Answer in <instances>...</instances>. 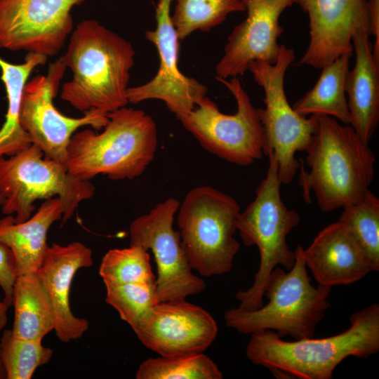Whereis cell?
Returning a JSON list of instances; mask_svg holds the SVG:
<instances>
[{
	"instance_id": "obj_4",
	"label": "cell",
	"mask_w": 379,
	"mask_h": 379,
	"mask_svg": "<svg viewBox=\"0 0 379 379\" xmlns=\"http://www.w3.org/2000/svg\"><path fill=\"white\" fill-rule=\"evenodd\" d=\"M100 133L91 129L75 133L67 149L66 168L74 177L89 180L98 175L118 180L140 175L157 148V128L141 109L124 107L107 114Z\"/></svg>"
},
{
	"instance_id": "obj_14",
	"label": "cell",
	"mask_w": 379,
	"mask_h": 379,
	"mask_svg": "<svg viewBox=\"0 0 379 379\" xmlns=\"http://www.w3.org/2000/svg\"><path fill=\"white\" fill-rule=\"evenodd\" d=\"M172 0H158L155 7L156 28L145 32V37L157 49L159 67L147 83L129 87L128 103L160 100L179 119L192 111L205 96L207 88L197 79L184 75L178 68L179 39L171 20Z\"/></svg>"
},
{
	"instance_id": "obj_26",
	"label": "cell",
	"mask_w": 379,
	"mask_h": 379,
	"mask_svg": "<svg viewBox=\"0 0 379 379\" xmlns=\"http://www.w3.org/2000/svg\"><path fill=\"white\" fill-rule=\"evenodd\" d=\"M217 364L201 353L148 358L138 366L137 379H221Z\"/></svg>"
},
{
	"instance_id": "obj_33",
	"label": "cell",
	"mask_w": 379,
	"mask_h": 379,
	"mask_svg": "<svg viewBox=\"0 0 379 379\" xmlns=\"http://www.w3.org/2000/svg\"><path fill=\"white\" fill-rule=\"evenodd\" d=\"M0 379H7L6 373L0 354Z\"/></svg>"
},
{
	"instance_id": "obj_22",
	"label": "cell",
	"mask_w": 379,
	"mask_h": 379,
	"mask_svg": "<svg viewBox=\"0 0 379 379\" xmlns=\"http://www.w3.org/2000/svg\"><path fill=\"white\" fill-rule=\"evenodd\" d=\"M12 331L21 338L41 342L54 331L55 317L48 293L36 272L18 276L12 294Z\"/></svg>"
},
{
	"instance_id": "obj_31",
	"label": "cell",
	"mask_w": 379,
	"mask_h": 379,
	"mask_svg": "<svg viewBox=\"0 0 379 379\" xmlns=\"http://www.w3.org/2000/svg\"><path fill=\"white\" fill-rule=\"evenodd\" d=\"M2 202L3 197L0 196V207ZM16 277L13 253L6 245L0 243V287L4 294L2 301L8 309L12 305L13 289Z\"/></svg>"
},
{
	"instance_id": "obj_25",
	"label": "cell",
	"mask_w": 379,
	"mask_h": 379,
	"mask_svg": "<svg viewBox=\"0 0 379 379\" xmlns=\"http://www.w3.org/2000/svg\"><path fill=\"white\" fill-rule=\"evenodd\" d=\"M338 221L359 244L373 271L379 270V199L369 189L358 202L343 208Z\"/></svg>"
},
{
	"instance_id": "obj_32",
	"label": "cell",
	"mask_w": 379,
	"mask_h": 379,
	"mask_svg": "<svg viewBox=\"0 0 379 379\" xmlns=\"http://www.w3.org/2000/svg\"><path fill=\"white\" fill-rule=\"evenodd\" d=\"M371 35L375 39L373 44V58L377 63H379V0H367Z\"/></svg>"
},
{
	"instance_id": "obj_5",
	"label": "cell",
	"mask_w": 379,
	"mask_h": 379,
	"mask_svg": "<svg viewBox=\"0 0 379 379\" xmlns=\"http://www.w3.org/2000/svg\"><path fill=\"white\" fill-rule=\"evenodd\" d=\"M295 253V261L291 269L286 272L275 267L271 272L264 294L267 303L254 310H227L224 314L227 326L244 334L270 330L282 338L314 337L317 324L331 305L328 300L331 287L313 286L307 274L303 248L298 245Z\"/></svg>"
},
{
	"instance_id": "obj_11",
	"label": "cell",
	"mask_w": 379,
	"mask_h": 379,
	"mask_svg": "<svg viewBox=\"0 0 379 379\" xmlns=\"http://www.w3.org/2000/svg\"><path fill=\"white\" fill-rule=\"evenodd\" d=\"M66 68L60 57L50 64L46 75L37 74L27 81L20 108V123L32 144L65 168L69 143L76 131L88 126L101 130L108 121V114L98 109H89L83 117L73 118L55 108L53 99Z\"/></svg>"
},
{
	"instance_id": "obj_23",
	"label": "cell",
	"mask_w": 379,
	"mask_h": 379,
	"mask_svg": "<svg viewBox=\"0 0 379 379\" xmlns=\"http://www.w3.org/2000/svg\"><path fill=\"white\" fill-rule=\"evenodd\" d=\"M352 55L345 53L323 67L314 87L293 104V109L303 117L327 115L350 125L345 85Z\"/></svg>"
},
{
	"instance_id": "obj_8",
	"label": "cell",
	"mask_w": 379,
	"mask_h": 379,
	"mask_svg": "<svg viewBox=\"0 0 379 379\" xmlns=\"http://www.w3.org/2000/svg\"><path fill=\"white\" fill-rule=\"evenodd\" d=\"M95 187L79 180L67 168L44 156L31 144L18 153L0 157L1 206L4 215H15L16 222L29 219L39 199L59 197L63 206L62 222L69 220L80 203L93 197Z\"/></svg>"
},
{
	"instance_id": "obj_29",
	"label": "cell",
	"mask_w": 379,
	"mask_h": 379,
	"mask_svg": "<svg viewBox=\"0 0 379 379\" xmlns=\"http://www.w3.org/2000/svg\"><path fill=\"white\" fill-rule=\"evenodd\" d=\"M104 284L106 288L105 302L113 307L121 319L132 328L159 302L155 281Z\"/></svg>"
},
{
	"instance_id": "obj_7",
	"label": "cell",
	"mask_w": 379,
	"mask_h": 379,
	"mask_svg": "<svg viewBox=\"0 0 379 379\" xmlns=\"http://www.w3.org/2000/svg\"><path fill=\"white\" fill-rule=\"evenodd\" d=\"M240 213L232 197L208 186L191 190L179 206L178 225L191 267L204 277L231 271L240 244L234 239Z\"/></svg>"
},
{
	"instance_id": "obj_6",
	"label": "cell",
	"mask_w": 379,
	"mask_h": 379,
	"mask_svg": "<svg viewBox=\"0 0 379 379\" xmlns=\"http://www.w3.org/2000/svg\"><path fill=\"white\" fill-rule=\"evenodd\" d=\"M267 156L269 166L266 176L256 189L253 201L239 213L237 220L243 243L248 246H256L260 253V265L252 286L239 291L235 295L239 308L244 310L260 308L271 272L277 265L289 270L295 261V251L290 249L286 237L299 223L300 215L283 202L277 162L271 152Z\"/></svg>"
},
{
	"instance_id": "obj_28",
	"label": "cell",
	"mask_w": 379,
	"mask_h": 379,
	"mask_svg": "<svg viewBox=\"0 0 379 379\" xmlns=\"http://www.w3.org/2000/svg\"><path fill=\"white\" fill-rule=\"evenodd\" d=\"M99 274L104 283L113 284L156 280L148 251L139 246L108 251L102 259Z\"/></svg>"
},
{
	"instance_id": "obj_30",
	"label": "cell",
	"mask_w": 379,
	"mask_h": 379,
	"mask_svg": "<svg viewBox=\"0 0 379 379\" xmlns=\"http://www.w3.org/2000/svg\"><path fill=\"white\" fill-rule=\"evenodd\" d=\"M27 81L25 78L20 77L4 84L8 108L5 121L0 128V157L14 155L32 144L20 123L21 98Z\"/></svg>"
},
{
	"instance_id": "obj_15",
	"label": "cell",
	"mask_w": 379,
	"mask_h": 379,
	"mask_svg": "<svg viewBox=\"0 0 379 379\" xmlns=\"http://www.w3.org/2000/svg\"><path fill=\"white\" fill-rule=\"evenodd\" d=\"M132 329L143 345L166 357L203 352L218 331L209 312L185 300L157 302Z\"/></svg>"
},
{
	"instance_id": "obj_24",
	"label": "cell",
	"mask_w": 379,
	"mask_h": 379,
	"mask_svg": "<svg viewBox=\"0 0 379 379\" xmlns=\"http://www.w3.org/2000/svg\"><path fill=\"white\" fill-rule=\"evenodd\" d=\"M171 20L179 40L193 32H208L234 12L245 11L242 0H172Z\"/></svg>"
},
{
	"instance_id": "obj_34",
	"label": "cell",
	"mask_w": 379,
	"mask_h": 379,
	"mask_svg": "<svg viewBox=\"0 0 379 379\" xmlns=\"http://www.w3.org/2000/svg\"><path fill=\"white\" fill-rule=\"evenodd\" d=\"M0 304H1V300H0Z\"/></svg>"
},
{
	"instance_id": "obj_17",
	"label": "cell",
	"mask_w": 379,
	"mask_h": 379,
	"mask_svg": "<svg viewBox=\"0 0 379 379\" xmlns=\"http://www.w3.org/2000/svg\"><path fill=\"white\" fill-rule=\"evenodd\" d=\"M309 18L310 41L300 65L317 69L345 53H353L352 37L370 27L367 0H293Z\"/></svg>"
},
{
	"instance_id": "obj_1",
	"label": "cell",
	"mask_w": 379,
	"mask_h": 379,
	"mask_svg": "<svg viewBox=\"0 0 379 379\" xmlns=\"http://www.w3.org/2000/svg\"><path fill=\"white\" fill-rule=\"evenodd\" d=\"M135 51L129 41L95 20L79 22L61 56L72 79L60 98L75 109L105 113L126 107Z\"/></svg>"
},
{
	"instance_id": "obj_10",
	"label": "cell",
	"mask_w": 379,
	"mask_h": 379,
	"mask_svg": "<svg viewBox=\"0 0 379 379\" xmlns=\"http://www.w3.org/2000/svg\"><path fill=\"white\" fill-rule=\"evenodd\" d=\"M233 95L237 109L234 114L222 113L206 95L195 107L179 119L183 126L211 153L229 162L248 166L263 155V131L259 109L251 102L237 77H216Z\"/></svg>"
},
{
	"instance_id": "obj_18",
	"label": "cell",
	"mask_w": 379,
	"mask_h": 379,
	"mask_svg": "<svg viewBox=\"0 0 379 379\" xmlns=\"http://www.w3.org/2000/svg\"><path fill=\"white\" fill-rule=\"evenodd\" d=\"M93 264L90 248L79 241L66 246L53 244L36 272L50 298L55 317L54 331L63 342L81 338L88 331V321L76 317L70 307V289L77 272Z\"/></svg>"
},
{
	"instance_id": "obj_27",
	"label": "cell",
	"mask_w": 379,
	"mask_h": 379,
	"mask_svg": "<svg viewBox=\"0 0 379 379\" xmlns=\"http://www.w3.org/2000/svg\"><path fill=\"white\" fill-rule=\"evenodd\" d=\"M0 354L7 379H30L37 368L51 361L53 351L41 342L18 338L11 329H5Z\"/></svg>"
},
{
	"instance_id": "obj_12",
	"label": "cell",
	"mask_w": 379,
	"mask_h": 379,
	"mask_svg": "<svg viewBox=\"0 0 379 379\" xmlns=\"http://www.w3.org/2000/svg\"><path fill=\"white\" fill-rule=\"evenodd\" d=\"M179 206L177 199L168 198L133 220L129 228L130 245L150 250L154 256L159 302L185 300L206 288L204 280L192 272L180 232L173 227Z\"/></svg>"
},
{
	"instance_id": "obj_20",
	"label": "cell",
	"mask_w": 379,
	"mask_h": 379,
	"mask_svg": "<svg viewBox=\"0 0 379 379\" xmlns=\"http://www.w3.org/2000/svg\"><path fill=\"white\" fill-rule=\"evenodd\" d=\"M368 26L357 28L352 37L355 65L346 79L350 126L369 144L379 121V64L373 58Z\"/></svg>"
},
{
	"instance_id": "obj_2",
	"label": "cell",
	"mask_w": 379,
	"mask_h": 379,
	"mask_svg": "<svg viewBox=\"0 0 379 379\" xmlns=\"http://www.w3.org/2000/svg\"><path fill=\"white\" fill-rule=\"evenodd\" d=\"M307 152L310 171L300 167L299 183L305 201L313 191L319 208L331 212L359 201L375 174L374 153L350 125L318 115V126Z\"/></svg>"
},
{
	"instance_id": "obj_21",
	"label": "cell",
	"mask_w": 379,
	"mask_h": 379,
	"mask_svg": "<svg viewBox=\"0 0 379 379\" xmlns=\"http://www.w3.org/2000/svg\"><path fill=\"white\" fill-rule=\"evenodd\" d=\"M63 206L59 197L45 199L37 211L27 220L16 222L13 215L0 219V243L12 251L17 277L35 273L47 250L51 226L62 219Z\"/></svg>"
},
{
	"instance_id": "obj_13",
	"label": "cell",
	"mask_w": 379,
	"mask_h": 379,
	"mask_svg": "<svg viewBox=\"0 0 379 379\" xmlns=\"http://www.w3.org/2000/svg\"><path fill=\"white\" fill-rule=\"evenodd\" d=\"M84 1L0 0V48L56 55L72 31V8Z\"/></svg>"
},
{
	"instance_id": "obj_16",
	"label": "cell",
	"mask_w": 379,
	"mask_h": 379,
	"mask_svg": "<svg viewBox=\"0 0 379 379\" xmlns=\"http://www.w3.org/2000/svg\"><path fill=\"white\" fill-rule=\"evenodd\" d=\"M242 1L246 18L232 29L215 67L216 77L222 79L243 76L254 61H277L278 39L284 32L279 18L293 4V0Z\"/></svg>"
},
{
	"instance_id": "obj_19",
	"label": "cell",
	"mask_w": 379,
	"mask_h": 379,
	"mask_svg": "<svg viewBox=\"0 0 379 379\" xmlns=\"http://www.w3.org/2000/svg\"><path fill=\"white\" fill-rule=\"evenodd\" d=\"M306 267L318 284L349 285L373 272L366 254L339 221L323 228L303 248Z\"/></svg>"
},
{
	"instance_id": "obj_9",
	"label": "cell",
	"mask_w": 379,
	"mask_h": 379,
	"mask_svg": "<svg viewBox=\"0 0 379 379\" xmlns=\"http://www.w3.org/2000/svg\"><path fill=\"white\" fill-rule=\"evenodd\" d=\"M294 59L293 49L281 45L274 63L254 61L248 67L265 93V107L258 109L263 131V154H273L281 185L293 180L300 166L295 153L307 150L318 126V115L309 118L301 116L288 102L284 79Z\"/></svg>"
},
{
	"instance_id": "obj_3",
	"label": "cell",
	"mask_w": 379,
	"mask_h": 379,
	"mask_svg": "<svg viewBox=\"0 0 379 379\" xmlns=\"http://www.w3.org/2000/svg\"><path fill=\"white\" fill-rule=\"evenodd\" d=\"M346 331L329 337L286 341L274 331L251 334L246 356L255 365L300 379H331L346 358L367 359L379 350V305L352 314Z\"/></svg>"
}]
</instances>
